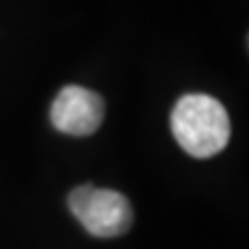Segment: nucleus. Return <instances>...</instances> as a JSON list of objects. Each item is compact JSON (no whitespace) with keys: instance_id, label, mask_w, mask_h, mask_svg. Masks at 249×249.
Here are the masks:
<instances>
[{"instance_id":"obj_1","label":"nucleus","mask_w":249,"mask_h":249,"mask_svg":"<svg viewBox=\"0 0 249 249\" xmlns=\"http://www.w3.org/2000/svg\"><path fill=\"white\" fill-rule=\"evenodd\" d=\"M171 132L187 155L208 160L229 145L231 120L219 99L192 92L176 102L171 113Z\"/></svg>"},{"instance_id":"obj_3","label":"nucleus","mask_w":249,"mask_h":249,"mask_svg":"<svg viewBox=\"0 0 249 249\" xmlns=\"http://www.w3.org/2000/svg\"><path fill=\"white\" fill-rule=\"evenodd\" d=\"M104 120V99L83 86H65L51 104V124L67 136H90Z\"/></svg>"},{"instance_id":"obj_2","label":"nucleus","mask_w":249,"mask_h":249,"mask_svg":"<svg viewBox=\"0 0 249 249\" xmlns=\"http://www.w3.org/2000/svg\"><path fill=\"white\" fill-rule=\"evenodd\" d=\"M70 210L90 235L118 238L132 229L134 213L129 201L116 189L81 185L70 192Z\"/></svg>"}]
</instances>
